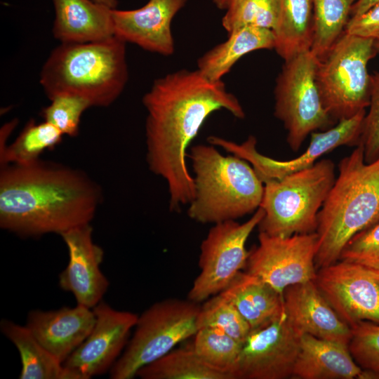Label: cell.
I'll return each mask as SVG.
<instances>
[{
  "label": "cell",
  "mask_w": 379,
  "mask_h": 379,
  "mask_svg": "<svg viewBox=\"0 0 379 379\" xmlns=\"http://www.w3.org/2000/svg\"><path fill=\"white\" fill-rule=\"evenodd\" d=\"M149 169L166 182L169 208L189 204L195 193L187 150L206 119L225 109L238 119L245 112L222 80L211 81L197 69H180L157 79L142 98Z\"/></svg>",
  "instance_id": "cell-1"
},
{
  "label": "cell",
  "mask_w": 379,
  "mask_h": 379,
  "mask_svg": "<svg viewBox=\"0 0 379 379\" xmlns=\"http://www.w3.org/2000/svg\"><path fill=\"white\" fill-rule=\"evenodd\" d=\"M100 200L98 185L69 167L39 160L1 171L0 226L20 237L61 235L90 224Z\"/></svg>",
  "instance_id": "cell-2"
},
{
  "label": "cell",
  "mask_w": 379,
  "mask_h": 379,
  "mask_svg": "<svg viewBox=\"0 0 379 379\" xmlns=\"http://www.w3.org/2000/svg\"><path fill=\"white\" fill-rule=\"evenodd\" d=\"M379 221V157L367 163L359 143L338 164V175L317 216V270L340 260L347 243Z\"/></svg>",
  "instance_id": "cell-3"
},
{
  "label": "cell",
  "mask_w": 379,
  "mask_h": 379,
  "mask_svg": "<svg viewBox=\"0 0 379 379\" xmlns=\"http://www.w3.org/2000/svg\"><path fill=\"white\" fill-rule=\"evenodd\" d=\"M126 42L116 36L83 44H60L40 73L39 82L49 100L62 94L107 107L123 92L128 79Z\"/></svg>",
  "instance_id": "cell-4"
},
{
  "label": "cell",
  "mask_w": 379,
  "mask_h": 379,
  "mask_svg": "<svg viewBox=\"0 0 379 379\" xmlns=\"http://www.w3.org/2000/svg\"><path fill=\"white\" fill-rule=\"evenodd\" d=\"M188 157L195 187L188 216L202 224L236 220L260 207L264 183L252 166L234 155H222L214 145H197Z\"/></svg>",
  "instance_id": "cell-5"
},
{
  "label": "cell",
  "mask_w": 379,
  "mask_h": 379,
  "mask_svg": "<svg viewBox=\"0 0 379 379\" xmlns=\"http://www.w3.org/2000/svg\"><path fill=\"white\" fill-rule=\"evenodd\" d=\"M335 180L334 164L327 159L281 179L265 181L259 232L282 237L315 232L318 213Z\"/></svg>",
  "instance_id": "cell-6"
},
{
  "label": "cell",
  "mask_w": 379,
  "mask_h": 379,
  "mask_svg": "<svg viewBox=\"0 0 379 379\" xmlns=\"http://www.w3.org/2000/svg\"><path fill=\"white\" fill-rule=\"evenodd\" d=\"M375 41L345 32L317 58L315 80L323 106L332 119L352 117L369 105L368 63L376 53Z\"/></svg>",
  "instance_id": "cell-7"
},
{
  "label": "cell",
  "mask_w": 379,
  "mask_h": 379,
  "mask_svg": "<svg viewBox=\"0 0 379 379\" xmlns=\"http://www.w3.org/2000/svg\"><path fill=\"white\" fill-rule=\"evenodd\" d=\"M199 303L168 298L152 305L140 316L134 333L109 370L111 379H132L143 366L164 356L199 329Z\"/></svg>",
  "instance_id": "cell-8"
},
{
  "label": "cell",
  "mask_w": 379,
  "mask_h": 379,
  "mask_svg": "<svg viewBox=\"0 0 379 379\" xmlns=\"http://www.w3.org/2000/svg\"><path fill=\"white\" fill-rule=\"evenodd\" d=\"M317 58L308 51L284 61L276 79L274 114L287 131L286 141L298 151L308 135L335 121L324 109L315 80Z\"/></svg>",
  "instance_id": "cell-9"
},
{
  "label": "cell",
  "mask_w": 379,
  "mask_h": 379,
  "mask_svg": "<svg viewBox=\"0 0 379 379\" xmlns=\"http://www.w3.org/2000/svg\"><path fill=\"white\" fill-rule=\"evenodd\" d=\"M264 216L261 207L248 220H227L214 224L200 246V272L194 280L188 299L199 303L222 292L241 270L249 254L246 243Z\"/></svg>",
  "instance_id": "cell-10"
},
{
  "label": "cell",
  "mask_w": 379,
  "mask_h": 379,
  "mask_svg": "<svg viewBox=\"0 0 379 379\" xmlns=\"http://www.w3.org/2000/svg\"><path fill=\"white\" fill-rule=\"evenodd\" d=\"M366 109L352 117L339 121L325 131L311 133L310 142L302 154L291 160L279 161L260 153L256 148L257 140L250 135L241 143L211 135L208 142L224 149L247 161L264 182L279 180L291 173L308 168L324 154L341 146L357 145L359 143Z\"/></svg>",
  "instance_id": "cell-11"
},
{
  "label": "cell",
  "mask_w": 379,
  "mask_h": 379,
  "mask_svg": "<svg viewBox=\"0 0 379 379\" xmlns=\"http://www.w3.org/2000/svg\"><path fill=\"white\" fill-rule=\"evenodd\" d=\"M258 241V245L249 251L246 272L281 294L290 286L314 281L317 271L316 232L287 237L260 232Z\"/></svg>",
  "instance_id": "cell-12"
},
{
  "label": "cell",
  "mask_w": 379,
  "mask_h": 379,
  "mask_svg": "<svg viewBox=\"0 0 379 379\" xmlns=\"http://www.w3.org/2000/svg\"><path fill=\"white\" fill-rule=\"evenodd\" d=\"M302 335L284 310L268 324L251 330L232 371L233 379L292 378Z\"/></svg>",
  "instance_id": "cell-13"
},
{
  "label": "cell",
  "mask_w": 379,
  "mask_h": 379,
  "mask_svg": "<svg viewBox=\"0 0 379 379\" xmlns=\"http://www.w3.org/2000/svg\"><path fill=\"white\" fill-rule=\"evenodd\" d=\"M314 282L350 328L362 321L379 324V272L340 260L318 269Z\"/></svg>",
  "instance_id": "cell-14"
},
{
  "label": "cell",
  "mask_w": 379,
  "mask_h": 379,
  "mask_svg": "<svg viewBox=\"0 0 379 379\" xmlns=\"http://www.w3.org/2000/svg\"><path fill=\"white\" fill-rule=\"evenodd\" d=\"M94 326L87 338L64 362V365L89 379L109 371L125 349L138 315L112 308L100 301L93 308Z\"/></svg>",
  "instance_id": "cell-15"
},
{
  "label": "cell",
  "mask_w": 379,
  "mask_h": 379,
  "mask_svg": "<svg viewBox=\"0 0 379 379\" xmlns=\"http://www.w3.org/2000/svg\"><path fill=\"white\" fill-rule=\"evenodd\" d=\"M69 255L67 267L60 273V287L73 294L77 304L93 309L107 291L109 283L100 270L104 251L93 240L90 224L60 235Z\"/></svg>",
  "instance_id": "cell-16"
},
{
  "label": "cell",
  "mask_w": 379,
  "mask_h": 379,
  "mask_svg": "<svg viewBox=\"0 0 379 379\" xmlns=\"http://www.w3.org/2000/svg\"><path fill=\"white\" fill-rule=\"evenodd\" d=\"M188 0H148L142 7L112 11L114 36L147 51L168 56L175 42L171 24Z\"/></svg>",
  "instance_id": "cell-17"
},
{
  "label": "cell",
  "mask_w": 379,
  "mask_h": 379,
  "mask_svg": "<svg viewBox=\"0 0 379 379\" xmlns=\"http://www.w3.org/2000/svg\"><path fill=\"white\" fill-rule=\"evenodd\" d=\"M282 296L284 312L302 334L348 345L351 328L338 315L314 281L290 286Z\"/></svg>",
  "instance_id": "cell-18"
},
{
  "label": "cell",
  "mask_w": 379,
  "mask_h": 379,
  "mask_svg": "<svg viewBox=\"0 0 379 379\" xmlns=\"http://www.w3.org/2000/svg\"><path fill=\"white\" fill-rule=\"evenodd\" d=\"M95 321L93 310L77 304L49 311L33 310L25 326L44 347L64 364L89 335Z\"/></svg>",
  "instance_id": "cell-19"
},
{
  "label": "cell",
  "mask_w": 379,
  "mask_h": 379,
  "mask_svg": "<svg viewBox=\"0 0 379 379\" xmlns=\"http://www.w3.org/2000/svg\"><path fill=\"white\" fill-rule=\"evenodd\" d=\"M53 35L60 44H83L114 36L112 11L93 0H52Z\"/></svg>",
  "instance_id": "cell-20"
},
{
  "label": "cell",
  "mask_w": 379,
  "mask_h": 379,
  "mask_svg": "<svg viewBox=\"0 0 379 379\" xmlns=\"http://www.w3.org/2000/svg\"><path fill=\"white\" fill-rule=\"evenodd\" d=\"M361 371L348 345L302 334L292 378L354 379L359 378Z\"/></svg>",
  "instance_id": "cell-21"
},
{
  "label": "cell",
  "mask_w": 379,
  "mask_h": 379,
  "mask_svg": "<svg viewBox=\"0 0 379 379\" xmlns=\"http://www.w3.org/2000/svg\"><path fill=\"white\" fill-rule=\"evenodd\" d=\"M220 294L237 309L251 330L268 324L284 312L282 294L246 272H239Z\"/></svg>",
  "instance_id": "cell-22"
},
{
  "label": "cell",
  "mask_w": 379,
  "mask_h": 379,
  "mask_svg": "<svg viewBox=\"0 0 379 379\" xmlns=\"http://www.w3.org/2000/svg\"><path fill=\"white\" fill-rule=\"evenodd\" d=\"M226 41L202 55L197 69L211 81H221L244 55L260 49L274 47L273 31L254 26H244L228 33Z\"/></svg>",
  "instance_id": "cell-23"
},
{
  "label": "cell",
  "mask_w": 379,
  "mask_h": 379,
  "mask_svg": "<svg viewBox=\"0 0 379 379\" xmlns=\"http://www.w3.org/2000/svg\"><path fill=\"white\" fill-rule=\"evenodd\" d=\"M0 329L20 356V379H81L44 347L26 326L2 319Z\"/></svg>",
  "instance_id": "cell-24"
},
{
  "label": "cell",
  "mask_w": 379,
  "mask_h": 379,
  "mask_svg": "<svg viewBox=\"0 0 379 379\" xmlns=\"http://www.w3.org/2000/svg\"><path fill=\"white\" fill-rule=\"evenodd\" d=\"M274 49L284 60L310 51L314 35L311 0H278V16L273 29Z\"/></svg>",
  "instance_id": "cell-25"
},
{
  "label": "cell",
  "mask_w": 379,
  "mask_h": 379,
  "mask_svg": "<svg viewBox=\"0 0 379 379\" xmlns=\"http://www.w3.org/2000/svg\"><path fill=\"white\" fill-rule=\"evenodd\" d=\"M136 376L142 379H232L204 361L192 346L172 350L141 368Z\"/></svg>",
  "instance_id": "cell-26"
},
{
  "label": "cell",
  "mask_w": 379,
  "mask_h": 379,
  "mask_svg": "<svg viewBox=\"0 0 379 379\" xmlns=\"http://www.w3.org/2000/svg\"><path fill=\"white\" fill-rule=\"evenodd\" d=\"M63 134L51 123L36 124L30 120L15 140L1 149V163L29 165L39 161L45 150L52 149L61 140Z\"/></svg>",
  "instance_id": "cell-27"
},
{
  "label": "cell",
  "mask_w": 379,
  "mask_h": 379,
  "mask_svg": "<svg viewBox=\"0 0 379 379\" xmlns=\"http://www.w3.org/2000/svg\"><path fill=\"white\" fill-rule=\"evenodd\" d=\"M314 35L312 53L320 58L345 32L357 0H311Z\"/></svg>",
  "instance_id": "cell-28"
},
{
  "label": "cell",
  "mask_w": 379,
  "mask_h": 379,
  "mask_svg": "<svg viewBox=\"0 0 379 379\" xmlns=\"http://www.w3.org/2000/svg\"><path fill=\"white\" fill-rule=\"evenodd\" d=\"M192 345L195 352L212 367L232 375L242 343L225 333L210 327L199 328Z\"/></svg>",
  "instance_id": "cell-29"
},
{
  "label": "cell",
  "mask_w": 379,
  "mask_h": 379,
  "mask_svg": "<svg viewBox=\"0 0 379 379\" xmlns=\"http://www.w3.org/2000/svg\"><path fill=\"white\" fill-rule=\"evenodd\" d=\"M199 328L218 329L241 343H244L251 328L237 309L220 293L201 305L198 319Z\"/></svg>",
  "instance_id": "cell-30"
},
{
  "label": "cell",
  "mask_w": 379,
  "mask_h": 379,
  "mask_svg": "<svg viewBox=\"0 0 379 379\" xmlns=\"http://www.w3.org/2000/svg\"><path fill=\"white\" fill-rule=\"evenodd\" d=\"M278 16V0H239L225 11L222 25L229 33L244 26L273 31Z\"/></svg>",
  "instance_id": "cell-31"
},
{
  "label": "cell",
  "mask_w": 379,
  "mask_h": 379,
  "mask_svg": "<svg viewBox=\"0 0 379 379\" xmlns=\"http://www.w3.org/2000/svg\"><path fill=\"white\" fill-rule=\"evenodd\" d=\"M51 104L43 108L41 117L60 130L63 135L74 137L79 129L81 117L90 107V102L76 95L62 94L50 99Z\"/></svg>",
  "instance_id": "cell-32"
},
{
  "label": "cell",
  "mask_w": 379,
  "mask_h": 379,
  "mask_svg": "<svg viewBox=\"0 0 379 379\" xmlns=\"http://www.w3.org/2000/svg\"><path fill=\"white\" fill-rule=\"evenodd\" d=\"M349 350L362 368L379 373V324L362 321L351 328Z\"/></svg>",
  "instance_id": "cell-33"
},
{
  "label": "cell",
  "mask_w": 379,
  "mask_h": 379,
  "mask_svg": "<svg viewBox=\"0 0 379 379\" xmlns=\"http://www.w3.org/2000/svg\"><path fill=\"white\" fill-rule=\"evenodd\" d=\"M340 260L379 272V221L355 234L343 248Z\"/></svg>",
  "instance_id": "cell-34"
},
{
  "label": "cell",
  "mask_w": 379,
  "mask_h": 379,
  "mask_svg": "<svg viewBox=\"0 0 379 379\" xmlns=\"http://www.w3.org/2000/svg\"><path fill=\"white\" fill-rule=\"evenodd\" d=\"M369 110L366 113L359 143L369 163L379 157V72L371 75Z\"/></svg>",
  "instance_id": "cell-35"
},
{
  "label": "cell",
  "mask_w": 379,
  "mask_h": 379,
  "mask_svg": "<svg viewBox=\"0 0 379 379\" xmlns=\"http://www.w3.org/2000/svg\"><path fill=\"white\" fill-rule=\"evenodd\" d=\"M345 32L379 41V2L359 16L351 18Z\"/></svg>",
  "instance_id": "cell-36"
},
{
  "label": "cell",
  "mask_w": 379,
  "mask_h": 379,
  "mask_svg": "<svg viewBox=\"0 0 379 379\" xmlns=\"http://www.w3.org/2000/svg\"><path fill=\"white\" fill-rule=\"evenodd\" d=\"M378 2L379 0H357L352 6L350 18L359 16Z\"/></svg>",
  "instance_id": "cell-37"
},
{
  "label": "cell",
  "mask_w": 379,
  "mask_h": 379,
  "mask_svg": "<svg viewBox=\"0 0 379 379\" xmlns=\"http://www.w3.org/2000/svg\"><path fill=\"white\" fill-rule=\"evenodd\" d=\"M239 0H213L215 6L220 10L226 11Z\"/></svg>",
  "instance_id": "cell-38"
},
{
  "label": "cell",
  "mask_w": 379,
  "mask_h": 379,
  "mask_svg": "<svg viewBox=\"0 0 379 379\" xmlns=\"http://www.w3.org/2000/svg\"><path fill=\"white\" fill-rule=\"evenodd\" d=\"M94 1L103 4L110 8H117L118 0H93Z\"/></svg>",
  "instance_id": "cell-39"
},
{
  "label": "cell",
  "mask_w": 379,
  "mask_h": 379,
  "mask_svg": "<svg viewBox=\"0 0 379 379\" xmlns=\"http://www.w3.org/2000/svg\"><path fill=\"white\" fill-rule=\"evenodd\" d=\"M375 50L376 52L379 53V41H375L374 44Z\"/></svg>",
  "instance_id": "cell-40"
}]
</instances>
